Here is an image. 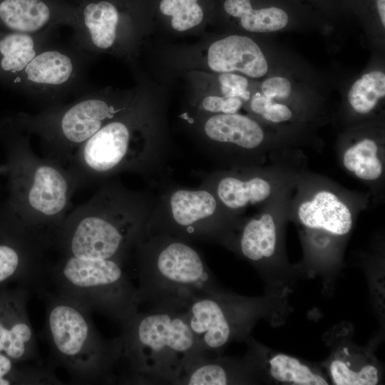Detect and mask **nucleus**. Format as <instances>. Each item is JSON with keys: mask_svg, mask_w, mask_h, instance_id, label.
Here are the masks:
<instances>
[{"mask_svg": "<svg viewBox=\"0 0 385 385\" xmlns=\"http://www.w3.org/2000/svg\"><path fill=\"white\" fill-rule=\"evenodd\" d=\"M222 9L240 28L250 33L279 31L285 28L289 20L284 9L275 5L257 7L251 0H225Z\"/></svg>", "mask_w": 385, "mask_h": 385, "instance_id": "nucleus-16", "label": "nucleus"}, {"mask_svg": "<svg viewBox=\"0 0 385 385\" xmlns=\"http://www.w3.org/2000/svg\"><path fill=\"white\" fill-rule=\"evenodd\" d=\"M45 296V337L53 360L78 381H113L120 356L118 338L101 337L91 311L76 302L58 294Z\"/></svg>", "mask_w": 385, "mask_h": 385, "instance_id": "nucleus-3", "label": "nucleus"}, {"mask_svg": "<svg viewBox=\"0 0 385 385\" xmlns=\"http://www.w3.org/2000/svg\"><path fill=\"white\" fill-rule=\"evenodd\" d=\"M168 197V211L152 212L145 235L167 234L188 242L222 239L224 225L210 190L178 189Z\"/></svg>", "mask_w": 385, "mask_h": 385, "instance_id": "nucleus-8", "label": "nucleus"}, {"mask_svg": "<svg viewBox=\"0 0 385 385\" xmlns=\"http://www.w3.org/2000/svg\"><path fill=\"white\" fill-rule=\"evenodd\" d=\"M55 29L25 33L0 29V83L9 86L37 53L52 42Z\"/></svg>", "mask_w": 385, "mask_h": 385, "instance_id": "nucleus-13", "label": "nucleus"}, {"mask_svg": "<svg viewBox=\"0 0 385 385\" xmlns=\"http://www.w3.org/2000/svg\"><path fill=\"white\" fill-rule=\"evenodd\" d=\"M277 245V230L270 213L253 218L244 226L239 249L244 257L252 262H259L274 253Z\"/></svg>", "mask_w": 385, "mask_h": 385, "instance_id": "nucleus-20", "label": "nucleus"}, {"mask_svg": "<svg viewBox=\"0 0 385 385\" xmlns=\"http://www.w3.org/2000/svg\"><path fill=\"white\" fill-rule=\"evenodd\" d=\"M379 18L383 27H385V0H376Z\"/></svg>", "mask_w": 385, "mask_h": 385, "instance_id": "nucleus-28", "label": "nucleus"}, {"mask_svg": "<svg viewBox=\"0 0 385 385\" xmlns=\"http://www.w3.org/2000/svg\"><path fill=\"white\" fill-rule=\"evenodd\" d=\"M269 373L277 381L297 385H327L328 381L321 374L299 359L284 354L272 356Z\"/></svg>", "mask_w": 385, "mask_h": 385, "instance_id": "nucleus-22", "label": "nucleus"}, {"mask_svg": "<svg viewBox=\"0 0 385 385\" xmlns=\"http://www.w3.org/2000/svg\"><path fill=\"white\" fill-rule=\"evenodd\" d=\"M16 361L4 354L0 353V385L12 384H45L57 381L50 370L26 369L21 370Z\"/></svg>", "mask_w": 385, "mask_h": 385, "instance_id": "nucleus-24", "label": "nucleus"}, {"mask_svg": "<svg viewBox=\"0 0 385 385\" xmlns=\"http://www.w3.org/2000/svg\"><path fill=\"white\" fill-rule=\"evenodd\" d=\"M261 116L272 123H282L289 120L292 116V113L287 106L272 101Z\"/></svg>", "mask_w": 385, "mask_h": 385, "instance_id": "nucleus-27", "label": "nucleus"}, {"mask_svg": "<svg viewBox=\"0 0 385 385\" xmlns=\"http://www.w3.org/2000/svg\"><path fill=\"white\" fill-rule=\"evenodd\" d=\"M48 273L57 294L120 324L139 309L136 287L117 262L71 257Z\"/></svg>", "mask_w": 385, "mask_h": 385, "instance_id": "nucleus-4", "label": "nucleus"}, {"mask_svg": "<svg viewBox=\"0 0 385 385\" xmlns=\"http://www.w3.org/2000/svg\"><path fill=\"white\" fill-rule=\"evenodd\" d=\"M385 96V74L374 71L364 74L351 86L348 92V101L358 113L366 114Z\"/></svg>", "mask_w": 385, "mask_h": 385, "instance_id": "nucleus-23", "label": "nucleus"}, {"mask_svg": "<svg viewBox=\"0 0 385 385\" xmlns=\"http://www.w3.org/2000/svg\"><path fill=\"white\" fill-rule=\"evenodd\" d=\"M66 190V182L58 170L50 166H41L35 173L29 200L36 210L53 215L65 206Z\"/></svg>", "mask_w": 385, "mask_h": 385, "instance_id": "nucleus-18", "label": "nucleus"}, {"mask_svg": "<svg viewBox=\"0 0 385 385\" xmlns=\"http://www.w3.org/2000/svg\"><path fill=\"white\" fill-rule=\"evenodd\" d=\"M378 153V145L374 140L362 139L345 150L343 165L359 179L376 180L383 173V165Z\"/></svg>", "mask_w": 385, "mask_h": 385, "instance_id": "nucleus-21", "label": "nucleus"}, {"mask_svg": "<svg viewBox=\"0 0 385 385\" xmlns=\"http://www.w3.org/2000/svg\"><path fill=\"white\" fill-rule=\"evenodd\" d=\"M262 94L273 100L274 98H287L291 93L290 81L282 76H273L266 78L261 85Z\"/></svg>", "mask_w": 385, "mask_h": 385, "instance_id": "nucleus-26", "label": "nucleus"}, {"mask_svg": "<svg viewBox=\"0 0 385 385\" xmlns=\"http://www.w3.org/2000/svg\"><path fill=\"white\" fill-rule=\"evenodd\" d=\"M271 192L270 183L262 178L242 180L233 176H225L217 182L215 193L213 194L227 208L238 210L250 204L265 200Z\"/></svg>", "mask_w": 385, "mask_h": 385, "instance_id": "nucleus-19", "label": "nucleus"}, {"mask_svg": "<svg viewBox=\"0 0 385 385\" xmlns=\"http://www.w3.org/2000/svg\"><path fill=\"white\" fill-rule=\"evenodd\" d=\"M257 309L254 302L225 293L196 298L185 313L200 347L210 354L245 334Z\"/></svg>", "mask_w": 385, "mask_h": 385, "instance_id": "nucleus-9", "label": "nucleus"}, {"mask_svg": "<svg viewBox=\"0 0 385 385\" xmlns=\"http://www.w3.org/2000/svg\"><path fill=\"white\" fill-rule=\"evenodd\" d=\"M297 215L305 227L322 229L334 235L349 233L353 225L350 209L328 190L319 191L310 200L302 202Z\"/></svg>", "mask_w": 385, "mask_h": 385, "instance_id": "nucleus-14", "label": "nucleus"}, {"mask_svg": "<svg viewBox=\"0 0 385 385\" xmlns=\"http://www.w3.org/2000/svg\"><path fill=\"white\" fill-rule=\"evenodd\" d=\"M131 234L111 221L98 217H87L77 225L71 240L73 257L90 260H110L120 264V252Z\"/></svg>", "mask_w": 385, "mask_h": 385, "instance_id": "nucleus-12", "label": "nucleus"}, {"mask_svg": "<svg viewBox=\"0 0 385 385\" xmlns=\"http://www.w3.org/2000/svg\"><path fill=\"white\" fill-rule=\"evenodd\" d=\"M24 288L0 292V353L16 362L36 359V335L26 310Z\"/></svg>", "mask_w": 385, "mask_h": 385, "instance_id": "nucleus-11", "label": "nucleus"}, {"mask_svg": "<svg viewBox=\"0 0 385 385\" xmlns=\"http://www.w3.org/2000/svg\"><path fill=\"white\" fill-rule=\"evenodd\" d=\"M158 9L163 17L158 33L163 36H200L206 33L205 13L199 0H160Z\"/></svg>", "mask_w": 385, "mask_h": 385, "instance_id": "nucleus-15", "label": "nucleus"}, {"mask_svg": "<svg viewBox=\"0 0 385 385\" xmlns=\"http://www.w3.org/2000/svg\"><path fill=\"white\" fill-rule=\"evenodd\" d=\"M329 370L337 385H375L379 381V371L375 364L348 347L335 353Z\"/></svg>", "mask_w": 385, "mask_h": 385, "instance_id": "nucleus-17", "label": "nucleus"}, {"mask_svg": "<svg viewBox=\"0 0 385 385\" xmlns=\"http://www.w3.org/2000/svg\"><path fill=\"white\" fill-rule=\"evenodd\" d=\"M72 42L96 56L137 59L153 34L150 24L111 0L83 1L76 8Z\"/></svg>", "mask_w": 385, "mask_h": 385, "instance_id": "nucleus-6", "label": "nucleus"}, {"mask_svg": "<svg viewBox=\"0 0 385 385\" xmlns=\"http://www.w3.org/2000/svg\"><path fill=\"white\" fill-rule=\"evenodd\" d=\"M120 325L118 363L126 365L125 382L177 384L187 367L207 354L200 347L185 312L138 309Z\"/></svg>", "mask_w": 385, "mask_h": 385, "instance_id": "nucleus-1", "label": "nucleus"}, {"mask_svg": "<svg viewBox=\"0 0 385 385\" xmlns=\"http://www.w3.org/2000/svg\"><path fill=\"white\" fill-rule=\"evenodd\" d=\"M193 43H164L155 48L157 73L165 79L188 71L236 73L260 78L268 70L259 44L241 34L217 36L206 32Z\"/></svg>", "mask_w": 385, "mask_h": 385, "instance_id": "nucleus-5", "label": "nucleus"}, {"mask_svg": "<svg viewBox=\"0 0 385 385\" xmlns=\"http://www.w3.org/2000/svg\"><path fill=\"white\" fill-rule=\"evenodd\" d=\"M137 297L149 311L185 312L196 298L227 293L188 242L167 234L138 241Z\"/></svg>", "mask_w": 385, "mask_h": 385, "instance_id": "nucleus-2", "label": "nucleus"}, {"mask_svg": "<svg viewBox=\"0 0 385 385\" xmlns=\"http://www.w3.org/2000/svg\"><path fill=\"white\" fill-rule=\"evenodd\" d=\"M182 117L190 124L198 140L208 146L234 145L242 149L257 148L265 133L255 119L239 113L190 114Z\"/></svg>", "mask_w": 385, "mask_h": 385, "instance_id": "nucleus-10", "label": "nucleus"}, {"mask_svg": "<svg viewBox=\"0 0 385 385\" xmlns=\"http://www.w3.org/2000/svg\"><path fill=\"white\" fill-rule=\"evenodd\" d=\"M97 56L68 45L50 43L29 62L9 86L13 90L43 99H59L93 88L87 73Z\"/></svg>", "mask_w": 385, "mask_h": 385, "instance_id": "nucleus-7", "label": "nucleus"}, {"mask_svg": "<svg viewBox=\"0 0 385 385\" xmlns=\"http://www.w3.org/2000/svg\"><path fill=\"white\" fill-rule=\"evenodd\" d=\"M41 275L22 265L20 255L16 249L6 245H0V284L14 279L33 283Z\"/></svg>", "mask_w": 385, "mask_h": 385, "instance_id": "nucleus-25", "label": "nucleus"}]
</instances>
